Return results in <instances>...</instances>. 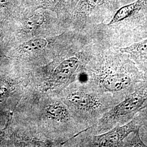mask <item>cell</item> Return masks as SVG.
I'll list each match as a JSON object with an SVG mask.
<instances>
[{
  "label": "cell",
  "instance_id": "277c9868",
  "mask_svg": "<svg viewBox=\"0 0 147 147\" xmlns=\"http://www.w3.org/2000/svg\"><path fill=\"white\" fill-rule=\"evenodd\" d=\"M69 100L78 110L86 113H94L104 107V102L99 96L84 92L74 93Z\"/></svg>",
  "mask_w": 147,
  "mask_h": 147
},
{
  "label": "cell",
  "instance_id": "4fadbf2b",
  "mask_svg": "<svg viewBox=\"0 0 147 147\" xmlns=\"http://www.w3.org/2000/svg\"><path fill=\"white\" fill-rule=\"evenodd\" d=\"M11 0H0V8L7 5Z\"/></svg>",
  "mask_w": 147,
  "mask_h": 147
},
{
  "label": "cell",
  "instance_id": "7c38bea8",
  "mask_svg": "<svg viewBox=\"0 0 147 147\" xmlns=\"http://www.w3.org/2000/svg\"><path fill=\"white\" fill-rule=\"evenodd\" d=\"M109 0H83L82 1V11L86 12V11H90L96 7L104 5Z\"/></svg>",
  "mask_w": 147,
  "mask_h": 147
},
{
  "label": "cell",
  "instance_id": "6da1fadb",
  "mask_svg": "<svg viewBox=\"0 0 147 147\" xmlns=\"http://www.w3.org/2000/svg\"><path fill=\"white\" fill-rule=\"evenodd\" d=\"M147 80V75L119 50L107 56L95 74V82L102 90L120 101Z\"/></svg>",
  "mask_w": 147,
  "mask_h": 147
},
{
  "label": "cell",
  "instance_id": "3957f363",
  "mask_svg": "<svg viewBox=\"0 0 147 147\" xmlns=\"http://www.w3.org/2000/svg\"><path fill=\"white\" fill-rule=\"evenodd\" d=\"M147 115L143 110L131 120L121 125H117L106 132L93 137L92 146L96 147H123L124 141L131 133L140 130L146 124Z\"/></svg>",
  "mask_w": 147,
  "mask_h": 147
},
{
  "label": "cell",
  "instance_id": "ba28073f",
  "mask_svg": "<svg viewBox=\"0 0 147 147\" xmlns=\"http://www.w3.org/2000/svg\"><path fill=\"white\" fill-rule=\"evenodd\" d=\"M47 42L44 39H36L23 43L19 47L21 51L26 53H30L41 50L45 47Z\"/></svg>",
  "mask_w": 147,
  "mask_h": 147
},
{
  "label": "cell",
  "instance_id": "7a4b0ae2",
  "mask_svg": "<svg viewBox=\"0 0 147 147\" xmlns=\"http://www.w3.org/2000/svg\"><path fill=\"white\" fill-rule=\"evenodd\" d=\"M147 108V80L105 113L100 120V127L109 130L117 125H123Z\"/></svg>",
  "mask_w": 147,
  "mask_h": 147
},
{
  "label": "cell",
  "instance_id": "9c48e42d",
  "mask_svg": "<svg viewBox=\"0 0 147 147\" xmlns=\"http://www.w3.org/2000/svg\"><path fill=\"white\" fill-rule=\"evenodd\" d=\"M47 112L50 118L57 121H63L68 118V112L61 105H51L47 108Z\"/></svg>",
  "mask_w": 147,
  "mask_h": 147
},
{
  "label": "cell",
  "instance_id": "5b68a950",
  "mask_svg": "<svg viewBox=\"0 0 147 147\" xmlns=\"http://www.w3.org/2000/svg\"><path fill=\"white\" fill-rule=\"evenodd\" d=\"M126 54L137 66L147 75V38L119 50Z\"/></svg>",
  "mask_w": 147,
  "mask_h": 147
},
{
  "label": "cell",
  "instance_id": "8992f818",
  "mask_svg": "<svg viewBox=\"0 0 147 147\" xmlns=\"http://www.w3.org/2000/svg\"><path fill=\"white\" fill-rule=\"evenodd\" d=\"M147 5V0H136L127 5L121 7L117 11L108 26L119 24L134 17L144 9Z\"/></svg>",
  "mask_w": 147,
  "mask_h": 147
},
{
  "label": "cell",
  "instance_id": "52a82bcc",
  "mask_svg": "<svg viewBox=\"0 0 147 147\" xmlns=\"http://www.w3.org/2000/svg\"><path fill=\"white\" fill-rule=\"evenodd\" d=\"M79 64V59L76 57L63 61L55 69L53 74L54 79L59 82L67 80L78 69Z\"/></svg>",
  "mask_w": 147,
  "mask_h": 147
},
{
  "label": "cell",
  "instance_id": "5bb4252c",
  "mask_svg": "<svg viewBox=\"0 0 147 147\" xmlns=\"http://www.w3.org/2000/svg\"><path fill=\"white\" fill-rule=\"evenodd\" d=\"M3 132H2V131H0V137L2 135V134H3Z\"/></svg>",
  "mask_w": 147,
  "mask_h": 147
},
{
  "label": "cell",
  "instance_id": "30bf717a",
  "mask_svg": "<svg viewBox=\"0 0 147 147\" xmlns=\"http://www.w3.org/2000/svg\"><path fill=\"white\" fill-rule=\"evenodd\" d=\"M140 131L134 132L130 134L131 136L129 135L127 137L124 141L123 147H147V144L143 142L141 138Z\"/></svg>",
  "mask_w": 147,
  "mask_h": 147
},
{
  "label": "cell",
  "instance_id": "8fae6325",
  "mask_svg": "<svg viewBox=\"0 0 147 147\" xmlns=\"http://www.w3.org/2000/svg\"><path fill=\"white\" fill-rule=\"evenodd\" d=\"M45 21V17L42 14L32 16L27 21L25 27L28 31H33L40 26Z\"/></svg>",
  "mask_w": 147,
  "mask_h": 147
}]
</instances>
